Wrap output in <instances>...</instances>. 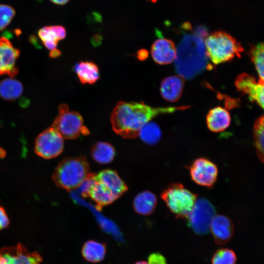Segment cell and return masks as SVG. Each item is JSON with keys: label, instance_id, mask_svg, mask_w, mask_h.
<instances>
[{"label": "cell", "instance_id": "obj_1", "mask_svg": "<svg viewBox=\"0 0 264 264\" xmlns=\"http://www.w3.org/2000/svg\"><path fill=\"white\" fill-rule=\"evenodd\" d=\"M189 106L153 108L143 103L119 102L113 110L110 121L115 132L124 138H134L141 128L155 116L188 108Z\"/></svg>", "mask_w": 264, "mask_h": 264}, {"label": "cell", "instance_id": "obj_2", "mask_svg": "<svg viewBox=\"0 0 264 264\" xmlns=\"http://www.w3.org/2000/svg\"><path fill=\"white\" fill-rule=\"evenodd\" d=\"M82 184L84 185L82 196L89 197L99 209L112 203L128 190L117 173L109 169L90 173Z\"/></svg>", "mask_w": 264, "mask_h": 264}, {"label": "cell", "instance_id": "obj_3", "mask_svg": "<svg viewBox=\"0 0 264 264\" xmlns=\"http://www.w3.org/2000/svg\"><path fill=\"white\" fill-rule=\"evenodd\" d=\"M89 171L86 157L66 158L57 166L52 178L56 186L70 191L81 185L89 175Z\"/></svg>", "mask_w": 264, "mask_h": 264}, {"label": "cell", "instance_id": "obj_4", "mask_svg": "<svg viewBox=\"0 0 264 264\" xmlns=\"http://www.w3.org/2000/svg\"><path fill=\"white\" fill-rule=\"evenodd\" d=\"M207 57L215 65L231 61L236 57H240L243 51L241 44L227 33L218 31L207 37L205 41Z\"/></svg>", "mask_w": 264, "mask_h": 264}, {"label": "cell", "instance_id": "obj_5", "mask_svg": "<svg viewBox=\"0 0 264 264\" xmlns=\"http://www.w3.org/2000/svg\"><path fill=\"white\" fill-rule=\"evenodd\" d=\"M161 198L170 210L177 217H187L193 208L197 195L180 183L170 185L161 194Z\"/></svg>", "mask_w": 264, "mask_h": 264}, {"label": "cell", "instance_id": "obj_6", "mask_svg": "<svg viewBox=\"0 0 264 264\" xmlns=\"http://www.w3.org/2000/svg\"><path fill=\"white\" fill-rule=\"evenodd\" d=\"M64 139H74L80 134H88V129L83 125V119L81 114L69 110L66 104L59 106V113L51 126Z\"/></svg>", "mask_w": 264, "mask_h": 264}, {"label": "cell", "instance_id": "obj_7", "mask_svg": "<svg viewBox=\"0 0 264 264\" xmlns=\"http://www.w3.org/2000/svg\"><path fill=\"white\" fill-rule=\"evenodd\" d=\"M215 215L213 205L203 198L197 199L187 218L190 226L198 235L206 234L210 231L211 222Z\"/></svg>", "mask_w": 264, "mask_h": 264}, {"label": "cell", "instance_id": "obj_8", "mask_svg": "<svg viewBox=\"0 0 264 264\" xmlns=\"http://www.w3.org/2000/svg\"><path fill=\"white\" fill-rule=\"evenodd\" d=\"M64 138L52 126L37 137L34 145L35 153L44 159L58 156L63 151Z\"/></svg>", "mask_w": 264, "mask_h": 264}, {"label": "cell", "instance_id": "obj_9", "mask_svg": "<svg viewBox=\"0 0 264 264\" xmlns=\"http://www.w3.org/2000/svg\"><path fill=\"white\" fill-rule=\"evenodd\" d=\"M42 262L38 252H30L21 243L0 250V264H41Z\"/></svg>", "mask_w": 264, "mask_h": 264}, {"label": "cell", "instance_id": "obj_10", "mask_svg": "<svg viewBox=\"0 0 264 264\" xmlns=\"http://www.w3.org/2000/svg\"><path fill=\"white\" fill-rule=\"evenodd\" d=\"M190 172L195 183L211 187L216 181L218 170L213 162L206 158L200 157L194 161L190 167Z\"/></svg>", "mask_w": 264, "mask_h": 264}, {"label": "cell", "instance_id": "obj_11", "mask_svg": "<svg viewBox=\"0 0 264 264\" xmlns=\"http://www.w3.org/2000/svg\"><path fill=\"white\" fill-rule=\"evenodd\" d=\"M19 55V50L6 37H0V76L7 75L13 78L18 74L16 64Z\"/></svg>", "mask_w": 264, "mask_h": 264}, {"label": "cell", "instance_id": "obj_12", "mask_svg": "<svg viewBox=\"0 0 264 264\" xmlns=\"http://www.w3.org/2000/svg\"><path fill=\"white\" fill-rule=\"evenodd\" d=\"M264 82H257L255 79L246 73L239 75L235 81L237 89L247 94L252 102H255L262 108H264Z\"/></svg>", "mask_w": 264, "mask_h": 264}, {"label": "cell", "instance_id": "obj_13", "mask_svg": "<svg viewBox=\"0 0 264 264\" xmlns=\"http://www.w3.org/2000/svg\"><path fill=\"white\" fill-rule=\"evenodd\" d=\"M215 241L219 245L226 243L232 237L234 228L232 221L221 215H215L210 226Z\"/></svg>", "mask_w": 264, "mask_h": 264}, {"label": "cell", "instance_id": "obj_14", "mask_svg": "<svg viewBox=\"0 0 264 264\" xmlns=\"http://www.w3.org/2000/svg\"><path fill=\"white\" fill-rule=\"evenodd\" d=\"M151 54L158 64L167 65L176 59L177 51L172 41L162 38L156 40L153 44Z\"/></svg>", "mask_w": 264, "mask_h": 264}, {"label": "cell", "instance_id": "obj_15", "mask_svg": "<svg viewBox=\"0 0 264 264\" xmlns=\"http://www.w3.org/2000/svg\"><path fill=\"white\" fill-rule=\"evenodd\" d=\"M184 86V79L181 76H172L164 79L160 85L162 96L170 102L177 101L180 97Z\"/></svg>", "mask_w": 264, "mask_h": 264}, {"label": "cell", "instance_id": "obj_16", "mask_svg": "<svg viewBox=\"0 0 264 264\" xmlns=\"http://www.w3.org/2000/svg\"><path fill=\"white\" fill-rule=\"evenodd\" d=\"M231 117L229 113L224 109L218 107L211 109L206 117L208 129L214 132H222L230 125Z\"/></svg>", "mask_w": 264, "mask_h": 264}, {"label": "cell", "instance_id": "obj_17", "mask_svg": "<svg viewBox=\"0 0 264 264\" xmlns=\"http://www.w3.org/2000/svg\"><path fill=\"white\" fill-rule=\"evenodd\" d=\"M38 36L45 47L51 51L56 49L59 41L66 37V31L61 25L45 26L39 30Z\"/></svg>", "mask_w": 264, "mask_h": 264}, {"label": "cell", "instance_id": "obj_18", "mask_svg": "<svg viewBox=\"0 0 264 264\" xmlns=\"http://www.w3.org/2000/svg\"><path fill=\"white\" fill-rule=\"evenodd\" d=\"M156 203V196L149 191H144L135 197L133 201V207L137 214L149 215L154 212Z\"/></svg>", "mask_w": 264, "mask_h": 264}, {"label": "cell", "instance_id": "obj_19", "mask_svg": "<svg viewBox=\"0 0 264 264\" xmlns=\"http://www.w3.org/2000/svg\"><path fill=\"white\" fill-rule=\"evenodd\" d=\"M74 70L80 81L83 84H93L100 78L99 68L92 62L81 61L75 65Z\"/></svg>", "mask_w": 264, "mask_h": 264}, {"label": "cell", "instance_id": "obj_20", "mask_svg": "<svg viewBox=\"0 0 264 264\" xmlns=\"http://www.w3.org/2000/svg\"><path fill=\"white\" fill-rule=\"evenodd\" d=\"M22 83L12 77L6 78L0 82V97L6 101L17 100L22 94Z\"/></svg>", "mask_w": 264, "mask_h": 264}, {"label": "cell", "instance_id": "obj_21", "mask_svg": "<svg viewBox=\"0 0 264 264\" xmlns=\"http://www.w3.org/2000/svg\"><path fill=\"white\" fill-rule=\"evenodd\" d=\"M83 258L91 263H98L103 261L106 253L105 244L93 240L87 241L82 248Z\"/></svg>", "mask_w": 264, "mask_h": 264}, {"label": "cell", "instance_id": "obj_22", "mask_svg": "<svg viewBox=\"0 0 264 264\" xmlns=\"http://www.w3.org/2000/svg\"><path fill=\"white\" fill-rule=\"evenodd\" d=\"M91 154L97 162L108 164L113 160L115 156V150L109 143L98 142L92 147Z\"/></svg>", "mask_w": 264, "mask_h": 264}, {"label": "cell", "instance_id": "obj_23", "mask_svg": "<svg viewBox=\"0 0 264 264\" xmlns=\"http://www.w3.org/2000/svg\"><path fill=\"white\" fill-rule=\"evenodd\" d=\"M138 136L144 142L154 144L157 143L161 138V130L156 123L150 121L141 128Z\"/></svg>", "mask_w": 264, "mask_h": 264}, {"label": "cell", "instance_id": "obj_24", "mask_svg": "<svg viewBox=\"0 0 264 264\" xmlns=\"http://www.w3.org/2000/svg\"><path fill=\"white\" fill-rule=\"evenodd\" d=\"M264 116L257 118L253 126V138L256 153L262 162H264Z\"/></svg>", "mask_w": 264, "mask_h": 264}, {"label": "cell", "instance_id": "obj_25", "mask_svg": "<svg viewBox=\"0 0 264 264\" xmlns=\"http://www.w3.org/2000/svg\"><path fill=\"white\" fill-rule=\"evenodd\" d=\"M264 48L263 43H259L251 47L249 55L255 66L259 76V81L264 82Z\"/></svg>", "mask_w": 264, "mask_h": 264}, {"label": "cell", "instance_id": "obj_26", "mask_svg": "<svg viewBox=\"0 0 264 264\" xmlns=\"http://www.w3.org/2000/svg\"><path fill=\"white\" fill-rule=\"evenodd\" d=\"M236 257L232 250L223 248L218 250L214 255L212 264H235Z\"/></svg>", "mask_w": 264, "mask_h": 264}, {"label": "cell", "instance_id": "obj_27", "mask_svg": "<svg viewBox=\"0 0 264 264\" xmlns=\"http://www.w3.org/2000/svg\"><path fill=\"white\" fill-rule=\"evenodd\" d=\"M15 10L11 6L0 4V31L5 29L15 15Z\"/></svg>", "mask_w": 264, "mask_h": 264}, {"label": "cell", "instance_id": "obj_28", "mask_svg": "<svg viewBox=\"0 0 264 264\" xmlns=\"http://www.w3.org/2000/svg\"><path fill=\"white\" fill-rule=\"evenodd\" d=\"M9 223L10 220L5 209L0 206V230L6 228Z\"/></svg>", "mask_w": 264, "mask_h": 264}, {"label": "cell", "instance_id": "obj_29", "mask_svg": "<svg viewBox=\"0 0 264 264\" xmlns=\"http://www.w3.org/2000/svg\"><path fill=\"white\" fill-rule=\"evenodd\" d=\"M148 264H167L165 258L158 253L151 254L148 257Z\"/></svg>", "mask_w": 264, "mask_h": 264}, {"label": "cell", "instance_id": "obj_30", "mask_svg": "<svg viewBox=\"0 0 264 264\" xmlns=\"http://www.w3.org/2000/svg\"><path fill=\"white\" fill-rule=\"evenodd\" d=\"M148 51L145 49H140L136 53V57L140 61L145 60L148 58Z\"/></svg>", "mask_w": 264, "mask_h": 264}, {"label": "cell", "instance_id": "obj_31", "mask_svg": "<svg viewBox=\"0 0 264 264\" xmlns=\"http://www.w3.org/2000/svg\"><path fill=\"white\" fill-rule=\"evenodd\" d=\"M61 55V51L57 48L51 50L49 53V56L52 58H56Z\"/></svg>", "mask_w": 264, "mask_h": 264}, {"label": "cell", "instance_id": "obj_32", "mask_svg": "<svg viewBox=\"0 0 264 264\" xmlns=\"http://www.w3.org/2000/svg\"><path fill=\"white\" fill-rule=\"evenodd\" d=\"M53 3L57 5H64L68 2L69 0H50Z\"/></svg>", "mask_w": 264, "mask_h": 264}, {"label": "cell", "instance_id": "obj_33", "mask_svg": "<svg viewBox=\"0 0 264 264\" xmlns=\"http://www.w3.org/2000/svg\"><path fill=\"white\" fill-rule=\"evenodd\" d=\"M134 264H148V263L145 261H138Z\"/></svg>", "mask_w": 264, "mask_h": 264}]
</instances>
